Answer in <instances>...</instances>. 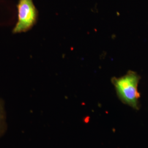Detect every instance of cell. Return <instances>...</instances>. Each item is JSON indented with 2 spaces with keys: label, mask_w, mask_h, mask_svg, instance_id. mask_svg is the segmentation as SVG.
Here are the masks:
<instances>
[{
  "label": "cell",
  "mask_w": 148,
  "mask_h": 148,
  "mask_svg": "<svg viewBox=\"0 0 148 148\" xmlns=\"http://www.w3.org/2000/svg\"><path fill=\"white\" fill-rule=\"evenodd\" d=\"M140 76L133 71L120 77H113L111 82L116 91L117 95L123 103L136 110L139 109V99L140 97L138 86Z\"/></svg>",
  "instance_id": "1"
},
{
  "label": "cell",
  "mask_w": 148,
  "mask_h": 148,
  "mask_svg": "<svg viewBox=\"0 0 148 148\" xmlns=\"http://www.w3.org/2000/svg\"><path fill=\"white\" fill-rule=\"evenodd\" d=\"M16 7L18 21L12 32L19 34L30 30L36 24L38 16L33 0H19Z\"/></svg>",
  "instance_id": "2"
},
{
  "label": "cell",
  "mask_w": 148,
  "mask_h": 148,
  "mask_svg": "<svg viewBox=\"0 0 148 148\" xmlns=\"http://www.w3.org/2000/svg\"><path fill=\"white\" fill-rule=\"evenodd\" d=\"M7 122L5 109L3 101L0 99V138L5 132L7 130Z\"/></svg>",
  "instance_id": "3"
}]
</instances>
